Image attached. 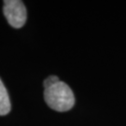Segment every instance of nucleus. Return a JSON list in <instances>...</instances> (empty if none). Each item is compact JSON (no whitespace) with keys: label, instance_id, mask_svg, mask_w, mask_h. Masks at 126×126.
I'll return each mask as SVG.
<instances>
[{"label":"nucleus","instance_id":"obj_1","mask_svg":"<svg viewBox=\"0 0 126 126\" xmlns=\"http://www.w3.org/2000/svg\"><path fill=\"white\" fill-rule=\"evenodd\" d=\"M44 98L50 108L59 112L70 110L75 105V96L70 87L59 80L44 90Z\"/></svg>","mask_w":126,"mask_h":126},{"label":"nucleus","instance_id":"obj_2","mask_svg":"<svg viewBox=\"0 0 126 126\" xmlns=\"http://www.w3.org/2000/svg\"><path fill=\"white\" fill-rule=\"evenodd\" d=\"M3 12L7 21L14 28H21L26 22V9L20 0L4 1Z\"/></svg>","mask_w":126,"mask_h":126},{"label":"nucleus","instance_id":"obj_3","mask_svg":"<svg viewBox=\"0 0 126 126\" xmlns=\"http://www.w3.org/2000/svg\"><path fill=\"white\" fill-rule=\"evenodd\" d=\"M11 105L7 89L0 79V116L7 115L10 111Z\"/></svg>","mask_w":126,"mask_h":126},{"label":"nucleus","instance_id":"obj_4","mask_svg":"<svg viewBox=\"0 0 126 126\" xmlns=\"http://www.w3.org/2000/svg\"><path fill=\"white\" fill-rule=\"evenodd\" d=\"M58 81H59V79H58V77H56V76H50V77H49V78H47L45 80H44V82H43L44 89L54 85V84L57 83Z\"/></svg>","mask_w":126,"mask_h":126}]
</instances>
